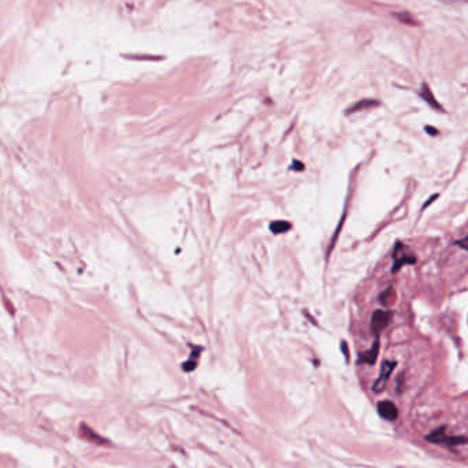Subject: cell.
Wrapping results in <instances>:
<instances>
[{
	"label": "cell",
	"mask_w": 468,
	"mask_h": 468,
	"mask_svg": "<svg viewBox=\"0 0 468 468\" xmlns=\"http://www.w3.org/2000/svg\"><path fill=\"white\" fill-rule=\"evenodd\" d=\"M427 441L434 442V444H445V445H457V444H466L468 442L467 438L464 437H455V435H446L445 434V428L441 427L438 430H435L431 434H428L426 437Z\"/></svg>",
	"instance_id": "1"
},
{
	"label": "cell",
	"mask_w": 468,
	"mask_h": 468,
	"mask_svg": "<svg viewBox=\"0 0 468 468\" xmlns=\"http://www.w3.org/2000/svg\"><path fill=\"white\" fill-rule=\"evenodd\" d=\"M391 314L390 311H382V309H377L373 315V319H371V329H373V332L378 336L383 329L390 325V320H391Z\"/></svg>",
	"instance_id": "2"
},
{
	"label": "cell",
	"mask_w": 468,
	"mask_h": 468,
	"mask_svg": "<svg viewBox=\"0 0 468 468\" xmlns=\"http://www.w3.org/2000/svg\"><path fill=\"white\" fill-rule=\"evenodd\" d=\"M394 367H396V363H394V362H387V360H386V362H383V364H382V368H381L380 378L377 380L375 385H374V390L381 391V390H383V389H385L386 382H387V380H389V377H390L391 371L394 370Z\"/></svg>",
	"instance_id": "3"
},
{
	"label": "cell",
	"mask_w": 468,
	"mask_h": 468,
	"mask_svg": "<svg viewBox=\"0 0 468 468\" xmlns=\"http://www.w3.org/2000/svg\"><path fill=\"white\" fill-rule=\"evenodd\" d=\"M80 435H81V438L86 439L89 442H92V444H97V445H103L107 444V441L101 435L93 431L88 425H81L80 427Z\"/></svg>",
	"instance_id": "4"
},
{
	"label": "cell",
	"mask_w": 468,
	"mask_h": 468,
	"mask_svg": "<svg viewBox=\"0 0 468 468\" xmlns=\"http://www.w3.org/2000/svg\"><path fill=\"white\" fill-rule=\"evenodd\" d=\"M378 412L382 418H385L387 421H394L398 415L397 407L391 401H381L378 404Z\"/></svg>",
	"instance_id": "5"
},
{
	"label": "cell",
	"mask_w": 468,
	"mask_h": 468,
	"mask_svg": "<svg viewBox=\"0 0 468 468\" xmlns=\"http://www.w3.org/2000/svg\"><path fill=\"white\" fill-rule=\"evenodd\" d=\"M393 259H394V266H393V273H397L398 270L404 266V264H414L416 263V257L414 255H408V254H404L401 256L398 255H393Z\"/></svg>",
	"instance_id": "6"
},
{
	"label": "cell",
	"mask_w": 468,
	"mask_h": 468,
	"mask_svg": "<svg viewBox=\"0 0 468 468\" xmlns=\"http://www.w3.org/2000/svg\"><path fill=\"white\" fill-rule=\"evenodd\" d=\"M421 96L423 97V99H425V100H426V103H428V104L433 107V108H435V110H439V111H442V107H441V104H439L438 101L435 100V97H434L433 92L430 90V88H428V85H427V84H423V85H422Z\"/></svg>",
	"instance_id": "7"
},
{
	"label": "cell",
	"mask_w": 468,
	"mask_h": 468,
	"mask_svg": "<svg viewBox=\"0 0 468 468\" xmlns=\"http://www.w3.org/2000/svg\"><path fill=\"white\" fill-rule=\"evenodd\" d=\"M378 350H380V340L377 337L375 340V342H374L373 348L370 350H367L366 353H363L362 357H360V362L368 363V364H374L375 360H377V357H378Z\"/></svg>",
	"instance_id": "8"
},
{
	"label": "cell",
	"mask_w": 468,
	"mask_h": 468,
	"mask_svg": "<svg viewBox=\"0 0 468 468\" xmlns=\"http://www.w3.org/2000/svg\"><path fill=\"white\" fill-rule=\"evenodd\" d=\"M292 227L291 222H286V220H275L270 225V230L273 231L274 234H282L285 231H288Z\"/></svg>",
	"instance_id": "9"
},
{
	"label": "cell",
	"mask_w": 468,
	"mask_h": 468,
	"mask_svg": "<svg viewBox=\"0 0 468 468\" xmlns=\"http://www.w3.org/2000/svg\"><path fill=\"white\" fill-rule=\"evenodd\" d=\"M373 106H378V101H375V100H362V101H359L357 104H355V106L352 107V108L349 110V113H352V111H359V110H363V108H367V107H373Z\"/></svg>",
	"instance_id": "10"
},
{
	"label": "cell",
	"mask_w": 468,
	"mask_h": 468,
	"mask_svg": "<svg viewBox=\"0 0 468 468\" xmlns=\"http://www.w3.org/2000/svg\"><path fill=\"white\" fill-rule=\"evenodd\" d=\"M394 17L397 18L400 22H403V24H408V25H418L416 22V19L409 15L408 12H401V14H394Z\"/></svg>",
	"instance_id": "11"
},
{
	"label": "cell",
	"mask_w": 468,
	"mask_h": 468,
	"mask_svg": "<svg viewBox=\"0 0 468 468\" xmlns=\"http://www.w3.org/2000/svg\"><path fill=\"white\" fill-rule=\"evenodd\" d=\"M393 293H394V292H393V288H389L387 291L383 292V293L381 295V302H382V304H385V305H387V304H389L387 300H390V296L393 295Z\"/></svg>",
	"instance_id": "12"
},
{
	"label": "cell",
	"mask_w": 468,
	"mask_h": 468,
	"mask_svg": "<svg viewBox=\"0 0 468 468\" xmlns=\"http://www.w3.org/2000/svg\"><path fill=\"white\" fill-rule=\"evenodd\" d=\"M292 170H296V171H302L304 170V165L300 163V162H297V160H293V166L291 167Z\"/></svg>",
	"instance_id": "13"
},
{
	"label": "cell",
	"mask_w": 468,
	"mask_h": 468,
	"mask_svg": "<svg viewBox=\"0 0 468 468\" xmlns=\"http://www.w3.org/2000/svg\"><path fill=\"white\" fill-rule=\"evenodd\" d=\"M456 245H459V247H462V248L464 249H468V236L466 238L460 240V241H457Z\"/></svg>",
	"instance_id": "14"
},
{
	"label": "cell",
	"mask_w": 468,
	"mask_h": 468,
	"mask_svg": "<svg viewBox=\"0 0 468 468\" xmlns=\"http://www.w3.org/2000/svg\"><path fill=\"white\" fill-rule=\"evenodd\" d=\"M425 130H426L430 136H437V134H438V130H437V129H434V128H431V126H426V128H425Z\"/></svg>",
	"instance_id": "15"
},
{
	"label": "cell",
	"mask_w": 468,
	"mask_h": 468,
	"mask_svg": "<svg viewBox=\"0 0 468 468\" xmlns=\"http://www.w3.org/2000/svg\"><path fill=\"white\" fill-rule=\"evenodd\" d=\"M435 199H438V195H434L433 197H431V199H430V200H428V202H427L426 204H425V206H423V208L428 207V206H430V204H431V203H433V200H435Z\"/></svg>",
	"instance_id": "16"
}]
</instances>
